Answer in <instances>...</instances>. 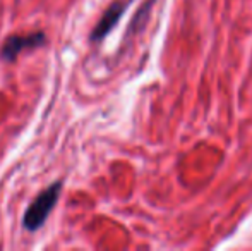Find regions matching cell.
<instances>
[{
    "mask_svg": "<svg viewBox=\"0 0 252 251\" xmlns=\"http://www.w3.org/2000/svg\"><path fill=\"white\" fill-rule=\"evenodd\" d=\"M127 9V3L126 2H113L112 5L108 7V9L103 12L101 19L98 21V24L93 28V31H91V36L90 40L93 41V43H100L103 38H106L110 35V31L113 30V28L119 24L120 17L124 16V12H126Z\"/></svg>",
    "mask_w": 252,
    "mask_h": 251,
    "instance_id": "obj_3",
    "label": "cell"
},
{
    "mask_svg": "<svg viewBox=\"0 0 252 251\" xmlns=\"http://www.w3.org/2000/svg\"><path fill=\"white\" fill-rule=\"evenodd\" d=\"M60 191H62V181H57L38 193V196L31 201L23 217V227L28 232H36L43 227L59 201Z\"/></svg>",
    "mask_w": 252,
    "mask_h": 251,
    "instance_id": "obj_1",
    "label": "cell"
},
{
    "mask_svg": "<svg viewBox=\"0 0 252 251\" xmlns=\"http://www.w3.org/2000/svg\"><path fill=\"white\" fill-rule=\"evenodd\" d=\"M45 43H47V35L43 31L30 35H10L0 48V59L3 62H14L21 52L43 47Z\"/></svg>",
    "mask_w": 252,
    "mask_h": 251,
    "instance_id": "obj_2",
    "label": "cell"
}]
</instances>
